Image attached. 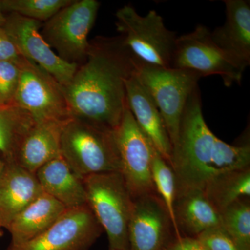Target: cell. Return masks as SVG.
<instances>
[{
	"label": "cell",
	"instance_id": "obj_1",
	"mask_svg": "<svg viewBox=\"0 0 250 250\" xmlns=\"http://www.w3.org/2000/svg\"><path fill=\"white\" fill-rule=\"evenodd\" d=\"M90 42L88 57L62 88L64 95L72 118L114 131L126 106V81L140 62L120 36Z\"/></svg>",
	"mask_w": 250,
	"mask_h": 250
},
{
	"label": "cell",
	"instance_id": "obj_2",
	"mask_svg": "<svg viewBox=\"0 0 250 250\" xmlns=\"http://www.w3.org/2000/svg\"><path fill=\"white\" fill-rule=\"evenodd\" d=\"M170 166L177 181V195L203 190L218 174L250 167L249 141L229 145L210 131L204 118L198 88L188 100L178 138L172 146Z\"/></svg>",
	"mask_w": 250,
	"mask_h": 250
},
{
	"label": "cell",
	"instance_id": "obj_3",
	"mask_svg": "<svg viewBox=\"0 0 250 250\" xmlns=\"http://www.w3.org/2000/svg\"><path fill=\"white\" fill-rule=\"evenodd\" d=\"M61 155L83 179L92 174L121 172L114 132L71 118L64 126Z\"/></svg>",
	"mask_w": 250,
	"mask_h": 250
},
{
	"label": "cell",
	"instance_id": "obj_4",
	"mask_svg": "<svg viewBox=\"0 0 250 250\" xmlns=\"http://www.w3.org/2000/svg\"><path fill=\"white\" fill-rule=\"evenodd\" d=\"M87 205L107 234L109 248L129 250L128 227L134 200L121 172L83 178Z\"/></svg>",
	"mask_w": 250,
	"mask_h": 250
},
{
	"label": "cell",
	"instance_id": "obj_5",
	"mask_svg": "<svg viewBox=\"0 0 250 250\" xmlns=\"http://www.w3.org/2000/svg\"><path fill=\"white\" fill-rule=\"evenodd\" d=\"M116 26L123 43L145 65L172 67L177 34L169 30L154 10L141 16L131 5L116 13Z\"/></svg>",
	"mask_w": 250,
	"mask_h": 250
},
{
	"label": "cell",
	"instance_id": "obj_6",
	"mask_svg": "<svg viewBox=\"0 0 250 250\" xmlns=\"http://www.w3.org/2000/svg\"><path fill=\"white\" fill-rule=\"evenodd\" d=\"M136 73L160 112L172 147L178 138L188 100L198 88L202 77L185 69L151 66L141 62Z\"/></svg>",
	"mask_w": 250,
	"mask_h": 250
},
{
	"label": "cell",
	"instance_id": "obj_7",
	"mask_svg": "<svg viewBox=\"0 0 250 250\" xmlns=\"http://www.w3.org/2000/svg\"><path fill=\"white\" fill-rule=\"evenodd\" d=\"M100 6L97 0H72L42 24L41 35L65 62L78 65L84 62L90 47L88 34Z\"/></svg>",
	"mask_w": 250,
	"mask_h": 250
},
{
	"label": "cell",
	"instance_id": "obj_8",
	"mask_svg": "<svg viewBox=\"0 0 250 250\" xmlns=\"http://www.w3.org/2000/svg\"><path fill=\"white\" fill-rule=\"evenodd\" d=\"M172 67L190 70L202 77L219 75L229 87L241 84L248 66L219 47L209 29L198 24L192 32L177 36Z\"/></svg>",
	"mask_w": 250,
	"mask_h": 250
},
{
	"label": "cell",
	"instance_id": "obj_9",
	"mask_svg": "<svg viewBox=\"0 0 250 250\" xmlns=\"http://www.w3.org/2000/svg\"><path fill=\"white\" fill-rule=\"evenodd\" d=\"M113 132L121 160V173L133 200L156 193L152 178L154 147L135 121L127 103L121 123Z\"/></svg>",
	"mask_w": 250,
	"mask_h": 250
},
{
	"label": "cell",
	"instance_id": "obj_10",
	"mask_svg": "<svg viewBox=\"0 0 250 250\" xmlns=\"http://www.w3.org/2000/svg\"><path fill=\"white\" fill-rule=\"evenodd\" d=\"M14 104L34 123L72 118L62 85L48 72L27 59L21 65Z\"/></svg>",
	"mask_w": 250,
	"mask_h": 250
},
{
	"label": "cell",
	"instance_id": "obj_11",
	"mask_svg": "<svg viewBox=\"0 0 250 250\" xmlns=\"http://www.w3.org/2000/svg\"><path fill=\"white\" fill-rule=\"evenodd\" d=\"M104 231L88 205L67 208L40 236L7 250H88Z\"/></svg>",
	"mask_w": 250,
	"mask_h": 250
},
{
	"label": "cell",
	"instance_id": "obj_12",
	"mask_svg": "<svg viewBox=\"0 0 250 250\" xmlns=\"http://www.w3.org/2000/svg\"><path fill=\"white\" fill-rule=\"evenodd\" d=\"M43 23L18 14H6L3 27L24 58L48 72L62 88L66 86L79 65L62 60L41 35Z\"/></svg>",
	"mask_w": 250,
	"mask_h": 250
},
{
	"label": "cell",
	"instance_id": "obj_13",
	"mask_svg": "<svg viewBox=\"0 0 250 250\" xmlns=\"http://www.w3.org/2000/svg\"><path fill=\"white\" fill-rule=\"evenodd\" d=\"M174 238L170 215L157 194L134 200L128 227L129 250H163Z\"/></svg>",
	"mask_w": 250,
	"mask_h": 250
},
{
	"label": "cell",
	"instance_id": "obj_14",
	"mask_svg": "<svg viewBox=\"0 0 250 250\" xmlns=\"http://www.w3.org/2000/svg\"><path fill=\"white\" fill-rule=\"evenodd\" d=\"M126 98L128 107L139 127L170 165L172 147L170 138L160 112L136 71L126 81Z\"/></svg>",
	"mask_w": 250,
	"mask_h": 250
},
{
	"label": "cell",
	"instance_id": "obj_15",
	"mask_svg": "<svg viewBox=\"0 0 250 250\" xmlns=\"http://www.w3.org/2000/svg\"><path fill=\"white\" fill-rule=\"evenodd\" d=\"M70 119L34 123L20 143L15 164L36 173L42 166L61 156L62 130Z\"/></svg>",
	"mask_w": 250,
	"mask_h": 250
},
{
	"label": "cell",
	"instance_id": "obj_16",
	"mask_svg": "<svg viewBox=\"0 0 250 250\" xmlns=\"http://www.w3.org/2000/svg\"><path fill=\"white\" fill-rule=\"evenodd\" d=\"M35 173L15 163L7 164L0 180V223L7 228L13 219L43 193Z\"/></svg>",
	"mask_w": 250,
	"mask_h": 250
},
{
	"label": "cell",
	"instance_id": "obj_17",
	"mask_svg": "<svg viewBox=\"0 0 250 250\" xmlns=\"http://www.w3.org/2000/svg\"><path fill=\"white\" fill-rule=\"evenodd\" d=\"M226 20L210 31L213 42L233 58L250 64V4L247 0H225Z\"/></svg>",
	"mask_w": 250,
	"mask_h": 250
},
{
	"label": "cell",
	"instance_id": "obj_18",
	"mask_svg": "<svg viewBox=\"0 0 250 250\" xmlns=\"http://www.w3.org/2000/svg\"><path fill=\"white\" fill-rule=\"evenodd\" d=\"M35 174L43 192L67 208L87 205L83 179L75 174L62 155L42 166Z\"/></svg>",
	"mask_w": 250,
	"mask_h": 250
},
{
	"label": "cell",
	"instance_id": "obj_19",
	"mask_svg": "<svg viewBox=\"0 0 250 250\" xmlns=\"http://www.w3.org/2000/svg\"><path fill=\"white\" fill-rule=\"evenodd\" d=\"M61 202L43 193L31 202L9 224L11 246H19L40 236L66 210Z\"/></svg>",
	"mask_w": 250,
	"mask_h": 250
},
{
	"label": "cell",
	"instance_id": "obj_20",
	"mask_svg": "<svg viewBox=\"0 0 250 250\" xmlns=\"http://www.w3.org/2000/svg\"><path fill=\"white\" fill-rule=\"evenodd\" d=\"M175 222L182 236L196 238L208 229L220 226V215L201 190L177 195L174 207Z\"/></svg>",
	"mask_w": 250,
	"mask_h": 250
},
{
	"label": "cell",
	"instance_id": "obj_21",
	"mask_svg": "<svg viewBox=\"0 0 250 250\" xmlns=\"http://www.w3.org/2000/svg\"><path fill=\"white\" fill-rule=\"evenodd\" d=\"M202 191L220 213L238 199L250 197V167L218 174Z\"/></svg>",
	"mask_w": 250,
	"mask_h": 250
},
{
	"label": "cell",
	"instance_id": "obj_22",
	"mask_svg": "<svg viewBox=\"0 0 250 250\" xmlns=\"http://www.w3.org/2000/svg\"><path fill=\"white\" fill-rule=\"evenodd\" d=\"M34 122L15 104H0V159L15 162L20 143Z\"/></svg>",
	"mask_w": 250,
	"mask_h": 250
},
{
	"label": "cell",
	"instance_id": "obj_23",
	"mask_svg": "<svg viewBox=\"0 0 250 250\" xmlns=\"http://www.w3.org/2000/svg\"><path fill=\"white\" fill-rule=\"evenodd\" d=\"M220 226L238 250H250V197H242L220 213Z\"/></svg>",
	"mask_w": 250,
	"mask_h": 250
},
{
	"label": "cell",
	"instance_id": "obj_24",
	"mask_svg": "<svg viewBox=\"0 0 250 250\" xmlns=\"http://www.w3.org/2000/svg\"><path fill=\"white\" fill-rule=\"evenodd\" d=\"M152 178L156 194L159 195L170 215L175 238L182 237L175 222L174 207L177 197V181L170 164L154 148L152 161Z\"/></svg>",
	"mask_w": 250,
	"mask_h": 250
},
{
	"label": "cell",
	"instance_id": "obj_25",
	"mask_svg": "<svg viewBox=\"0 0 250 250\" xmlns=\"http://www.w3.org/2000/svg\"><path fill=\"white\" fill-rule=\"evenodd\" d=\"M72 0H1V7L6 14H15L45 22Z\"/></svg>",
	"mask_w": 250,
	"mask_h": 250
},
{
	"label": "cell",
	"instance_id": "obj_26",
	"mask_svg": "<svg viewBox=\"0 0 250 250\" xmlns=\"http://www.w3.org/2000/svg\"><path fill=\"white\" fill-rule=\"evenodd\" d=\"M20 75L21 65L14 62L0 61V104H14Z\"/></svg>",
	"mask_w": 250,
	"mask_h": 250
},
{
	"label": "cell",
	"instance_id": "obj_27",
	"mask_svg": "<svg viewBox=\"0 0 250 250\" xmlns=\"http://www.w3.org/2000/svg\"><path fill=\"white\" fill-rule=\"evenodd\" d=\"M196 238L208 250H238L221 226L208 229Z\"/></svg>",
	"mask_w": 250,
	"mask_h": 250
},
{
	"label": "cell",
	"instance_id": "obj_28",
	"mask_svg": "<svg viewBox=\"0 0 250 250\" xmlns=\"http://www.w3.org/2000/svg\"><path fill=\"white\" fill-rule=\"evenodd\" d=\"M26 60L18 50L3 27H0V61L14 62L21 65Z\"/></svg>",
	"mask_w": 250,
	"mask_h": 250
},
{
	"label": "cell",
	"instance_id": "obj_29",
	"mask_svg": "<svg viewBox=\"0 0 250 250\" xmlns=\"http://www.w3.org/2000/svg\"><path fill=\"white\" fill-rule=\"evenodd\" d=\"M163 250H208L193 237L182 236L174 238Z\"/></svg>",
	"mask_w": 250,
	"mask_h": 250
},
{
	"label": "cell",
	"instance_id": "obj_30",
	"mask_svg": "<svg viewBox=\"0 0 250 250\" xmlns=\"http://www.w3.org/2000/svg\"><path fill=\"white\" fill-rule=\"evenodd\" d=\"M6 14L3 11L1 7V0H0V27H3L6 22Z\"/></svg>",
	"mask_w": 250,
	"mask_h": 250
},
{
	"label": "cell",
	"instance_id": "obj_31",
	"mask_svg": "<svg viewBox=\"0 0 250 250\" xmlns=\"http://www.w3.org/2000/svg\"><path fill=\"white\" fill-rule=\"evenodd\" d=\"M6 165V163L3 161L2 159H0V180H1V176H2L3 172H4Z\"/></svg>",
	"mask_w": 250,
	"mask_h": 250
},
{
	"label": "cell",
	"instance_id": "obj_32",
	"mask_svg": "<svg viewBox=\"0 0 250 250\" xmlns=\"http://www.w3.org/2000/svg\"><path fill=\"white\" fill-rule=\"evenodd\" d=\"M1 228H2V227H1V223H0V237L3 236V231L2 230H1Z\"/></svg>",
	"mask_w": 250,
	"mask_h": 250
},
{
	"label": "cell",
	"instance_id": "obj_33",
	"mask_svg": "<svg viewBox=\"0 0 250 250\" xmlns=\"http://www.w3.org/2000/svg\"><path fill=\"white\" fill-rule=\"evenodd\" d=\"M108 250H115L111 249V248H108Z\"/></svg>",
	"mask_w": 250,
	"mask_h": 250
},
{
	"label": "cell",
	"instance_id": "obj_34",
	"mask_svg": "<svg viewBox=\"0 0 250 250\" xmlns=\"http://www.w3.org/2000/svg\"></svg>",
	"mask_w": 250,
	"mask_h": 250
}]
</instances>
